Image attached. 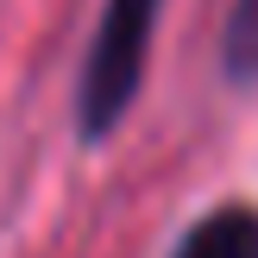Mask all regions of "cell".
Wrapping results in <instances>:
<instances>
[{
	"instance_id": "1",
	"label": "cell",
	"mask_w": 258,
	"mask_h": 258,
	"mask_svg": "<svg viewBox=\"0 0 258 258\" xmlns=\"http://www.w3.org/2000/svg\"><path fill=\"white\" fill-rule=\"evenodd\" d=\"M158 13H164V0H107V7H101L95 44H88L82 82H76V133H82L88 145H101V139L133 113L139 82H145Z\"/></svg>"
},
{
	"instance_id": "2",
	"label": "cell",
	"mask_w": 258,
	"mask_h": 258,
	"mask_svg": "<svg viewBox=\"0 0 258 258\" xmlns=\"http://www.w3.org/2000/svg\"><path fill=\"white\" fill-rule=\"evenodd\" d=\"M170 258H258V208L252 202H221L176 239Z\"/></svg>"
},
{
	"instance_id": "3",
	"label": "cell",
	"mask_w": 258,
	"mask_h": 258,
	"mask_svg": "<svg viewBox=\"0 0 258 258\" xmlns=\"http://www.w3.org/2000/svg\"><path fill=\"white\" fill-rule=\"evenodd\" d=\"M221 70L233 76L239 88L258 82V0H233L227 32H221Z\"/></svg>"
}]
</instances>
